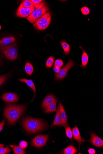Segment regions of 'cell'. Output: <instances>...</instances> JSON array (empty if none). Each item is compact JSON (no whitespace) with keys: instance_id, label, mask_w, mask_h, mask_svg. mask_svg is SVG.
Listing matches in <instances>:
<instances>
[{"instance_id":"cell-9","label":"cell","mask_w":103,"mask_h":154,"mask_svg":"<svg viewBox=\"0 0 103 154\" xmlns=\"http://www.w3.org/2000/svg\"><path fill=\"white\" fill-rule=\"evenodd\" d=\"M16 39L12 36L4 38L0 40V48L6 47L15 44Z\"/></svg>"},{"instance_id":"cell-14","label":"cell","mask_w":103,"mask_h":154,"mask_svg":"<svg viewBox=\"0 0 103 154\" xmlns=\"http://www.w3.org/2000/svg\"><path fill=\"white\" fill-rule=\"evenodd\" d=\"M55 97L52 95H49L44 99L42 104V107L43 108H46L49 105L56 100Z\"/></svg>"},{"instance_id":"cell-1","label":"cell","mask_w":103,"mask_h":154,"mask_svg":"<svg viewBox=\"0 0 103 154\" xmlns=\"http://www.w3.org/2000/svg\"><path fill=\"white\" fill-rule=\"evenodd\" d=\"M25 110V107L23 105H8L4 111V115L8 121V124L15 123L22 115Z\"/></svg>"},{"instance_id":"cell-32","label":"cell","mask_w":103,"mask_h":154,"mask_svg":"<svg viewBox=\"0 0 103 154\" xmlns=\"http://www.w3.org/2000/svg\"><path fill=\"white\" fill-rule=\"evenodd\" d=\"M5 123V121L4 119H3L1 122L0 123V132L2 130Z\"/></svg>"},{"instance_id":"cell-29","label":"cell","mask_w":103,"mask_h":154,"mask_svg":"<svg viewBox=\"0 0 103 154\" xmlns=\"http://www.w3.org/2000/svg\"><path fill=\"white\" fill-rule=\"evenodd\" d=\"M28 145V143L26 141H23L20 142L19 146L23 149H24L27 147Z\"/></svg>"},{"instance_id":"cell-18","label":"cell","mask_w":103,"mask_h":154,"mask_svg":"<svg viewBox=\"0 0 103 154\" xmlns=\"http://www.w3.org/2000/svg\"><path fill=\"white\" fill-rule=\"evenodd\" d=\"M80 47L83 51V54H82L81 57L82 64L80 66L81 67H84L87 65L89 60L88 55L86 52L82 49L81 46Z\"/></svg>"},{"instance_id":"cell-13","label":"cell","mask_w":103,"mask_h":154,"mask_svg":"<svg viewBox=\"0 0 103 154\" xmlns=\"http://www.w3.org/2000/svg\"><path fill=\"white\" fill-rule=\"evenodd\" d=\"M72 131L73 136V140L77 141L79 143V147H80V145L84 143L85 141H86V140L82 138L79 128L77 126L74 127L72 129Z\"/></svg>"},{"instance_id":"cell-4","label":"cell","mask_w":103,"mask_h":154,"mask_svg":"<svg viewBox=\"0 0 103 154\" xmlns=\"http://www.w3.org/2000/svg\"><path fill=\"white\" fill-rule=\"evenodd\" d=\"M51 21V16L49 12H47L42 17L35 22L33 25L35 29L42 31L46 29Z\"/></svg>"},{"instance_id":"cell-7","label":"cell","mask_w":103,"mask_h":154,"mask_svg":"<svg viewBox=\"0 0 103 154\" xmlns=\"http://www.w3.org/2000/svg\"><path fill=\"white\" fill-rule=\"evenodd\" d=\"M48 139V135H38L36 136L32 141V144L34 146L40 148L44 146Z\"/></svg>"},{"instance_id":"cell-25","label":"cell","mask_w":103,"mask_h":154,"mask_svg":"<svg viewBox=\"0 0 103 154\" xmlns=\"http://www.w3.org/2000/svg\"><path fill=\"white\" fill-rule=\"evenodd\" d=\"M65 130L67 136L70 139H72L73 135L71 127L69 126L65 127Z\"/></svg>"},{"instance_id":"cell-26","label":"cell","mask_w":103,"mask_h":154,"mask_svg":"<svg viewBox=\"0 0 103 154\" xmlns=\"http://www.w3.org/2000/svg\"><path fill=\"white\" fill-rule=\"evenodd\" d=\"M11 151V149L8 146L5 148L3 147L0 148V154H9Z\"/></svg>"},{"instance_id":"cell-16","label":"cell","mask_w":103,"mask_h":154,"mask_svg":"<svg viewBox=\"0 0 103 154\" xmlns=\"http://www.w3.org/2000/svg\"><path fill=\"white\" fill-rule=\"evenodd\" d=\"M19 80L20 82L26 83L28 86L30 87L34 91V96L33 99H33L35 97L36 92V88L33 82L31 79L28 80L25 79H19Z\"/></svg>"},{"instance_id":"cell-28","label":"cell","mask_w":103,"mask_h":154,"mask_svg":"<svg viewBox=\"0 0 103 154\" xmlns=\"http://www.w3.org/2000/svg\"><path fill=\"white\" fill-rule=\"evenodd\" d=\"M63 62L61 60L59 59L55 61L54 65L58 67L61 68L63 66Z\"/></svg>"},{"instance_id":"cell-22","label":"cell","mask_w":103,"mask_h":154,"mask_svg":"<svg viewBox=\"0 0 103 154\" xmlns=\"http://www.w3.org/2000/svg\"><path fill=\"white\" fill-rule=\"evenodd\" d=\"M61 46L62 47L64 51V53L66 55H68L69 53L70 47L69 45L67 42L64 41L60 42Z\"/></svg>"},{"instance_id":"cell-8","label":"cell","mask_w":103,"mask_h":154,"mask_svg":"<svg viewBox=\"0 0 103 154\" xmlns=\"http://www.w3.org/2000/svg\"><path fill=\"white\" fill-rule=\"evenodd\" d=\"M34 9V6L30 8H26L21 3L16 12V15L19 17L27 18L32 14Z\"/></svg>"},{"instance_id":"cell-17","label":"cell","mask_w":103,"mask_h":154,"mask_svg":"<svg viewBox=\"0 0 103 154\" xmlns=\"http://www.w3.org/2000/svg\"><path fill=\"white\" fill-rule=\"evenodd\" d=\"M57 100L56 99L46 108L44 111V113H51L55 112L57 110Z\"/></svg>"},{"instance_id":"cell-2","label":"cell","mask_w":103,"mask_h":154,"mask_svg":"<svg viewBox=\"0 0 103 154\" xmlns=\"http://www.w3.org/2000/svg\"><path fill=\"white\" fill-rule=\"evenodd\" d=\"M23 127L28 132L34 133L44 130L47 126V124L38 119L26 117L23 120Z\"/></svg>"},{"instance_id":"cell-19","label":"cell","mask_w":103,"mask_h":154,"mask_svg":"<svg viewBox=\"0 0 103 154\" xmlns=\"http://www.w3.org/2000/svg\"><path fill=\"white\" fill-rule=\"evenodd\" d=\"M77 149L73 145L69 146L64 149L63 153L64 154H75L77 152Z\"/></svg>"},{"instance_id":"cell-35","label":"cell","mask_w":103,"mask_h":154,"mask_svg":"<svg viewBox=\"0 0 103 154\" xmlns=\"http://www.w3.org/2000/svg\"><path fill=\"white\" fill-rule=\"evenodd\" d=\"M4 145L3 144H0V148L4 147Z\"/></svg>"},{"instance_id":"cell-24","label":"cell","mask_w":103,"mask_h":154,"mask_svg":"<svg viewBox=\"0 0 103 154\" xmlns=\"http://www.w3.org/2000/svg\"><path fill=\"white\" fill-rule=\"evenodd\" d=\"M22 6L24 7L30 8L34 6L33 4L30 1L25 0L22 1Z\"/></svg>"},{"instance_id":"cell-20","label":"cell","mask_w":103,"mask_h":154,"mask_svg":"<svg viewBox=\"0 0 103 154\" xmlns=\"http://www.w3.org/2000/svg\"><path fill=\"white\" fill-rule=\"evenodd\" d=\"M10 147L13 151L14 154H24L26 153L24 149L20 148L17 145H11Z\"/></svg>"},{"instance_id":"cell-27","label":"cell","mask_w":103,"mask_h":154,"mask_svg":"<svg viewBox=\"0 0 103 154\" xmlns=\"http://www.w3.org/2000/svg\"><path fill=\"white\" fill-rule=\"evenodd\" d=\"M81 11L82 14L84 15L89 14L90 12V10L89 8L86 7H82L81 9Z\"/></svg>"},{"instance_id":"cell-15","label":"cell","mask_w":103,"mask_h":154,"mask_svg":"<svg viewBox=\"0 0 103 154\" xmlns=\"http://www.w3.org/2000/svg\"><path fill=\"white\" fill-rule=\"evenodd\" d=\"M62 123V121L59 107L58 106L54 121H53V124L51 125V127L57 126L60 125H61Z\"/></svg>"},{"instance_id":"cell-36","label":"cell","mask_w":103,"mask_h":154,"mask_svg":"<svg viewBox=\"0 0 103 154\" xmlns=\"http://www.w3.org/2000/svg\"><path fill=\"white\" fill-rule=\"evenodd\" d=\"M1 25H0V30H1Z\"/></svg>"},{"instance_id":"cell-23","label":"cell","mask_w":103,"mask_h":154,"mask_svg":"<svg viewBox=\"0 0 103 154\" xmlns=\"http://www.w3.org/2000/svg\"><path fill=\"white\" fill-rule=\"evenodd\" d=\"M54 62V58L53 56H51L47 59L46 62V67L48 68H51Z\"/></svg>"},{"instance_id":"cell-11","label":"cell","mask_w":103,"mask_h":154,"mask_svg":"<svg viewBox=\"0 0 103 154\" xmlns=\"http://www.w3.org/2000/svg\"><path fill=\"white\" fill-rule=\"evenodd\" d=\"M58 106L59 107L60 115L61 117L62 123L61 126L63 127L68 126L67 116L65 109L63 105L60 102H59Z\"/></svg>"},{"instance_id":"cell-30","label":"cell","mask_w":103,"mask_h":154,"mask_svg":"<svg viewBox=\"0 0 103 154\" xmlns=\"http://www.w3.org/2000/svg\"><path fill=\"white\" fill-rule=\"evenodd\" d=\"M7 75H3L0 76V86L5 81L7 78Z\"/></svg>"},{"instance_id":"cell-34","label":"cell","mask_w":103,"mask_h":154,"mask_svg":"<svg viewBox=\"0 0 103 154\" xmlns=\"http://www.w3.org/2000/svg\"><path fill=\"white\" fill-rule=\"evenodd\" d=\"M88 151V153L90 154H95L96 153L95 150L93 148H90L89 149Z\"/></svg>"},{"instance_id":"cell-33","label":"cell","mask_w":103,"mask_h":154,"mask_svg":"<svg viewBox=\"0 0 103 154\" xmlns=\"http://www.w3.org/2000/svg\"><path fill=\"white\" fill-rule=\"evenodd\" d=\"M60 70V68L54 65V67H53V71H54L56 73H58L59 71Z\"/></svg>"},{"instance_id":"cell-10","label":"cell","mask_w":103,"mask_h":154,"mask_svg":"<svg viewBox=\"0 0 103 154\" xmlns=\"http://www.w3.org/2000/svg\"><path fill=\"white\" fill-rule=\"evenodd\" d=\"M3 100L8 103L17 102L19 99L17 95L13 93H6L3 95L2 97Z\"/></svg>"},{"instance_id":"cell-3","label":"cell","mask_w":103,"mask_h":154,"mask_svg":"<svg viewBox=\"0 0 103 154\" xmlns=\"http://www.w3.org/2000/svg\"><path fill=\"white\" fill-rule=\"evenodd\" d=\"M34 9L32 14L26 18L31 23L35 22L47 13L48 8L44 2H41L38 5H34Z\"/></svg>"},{"instance_id":"cell-21","label":"cell","mask_w":103,"mask_h":154,"mask_svg":"<svg viewBox=\"0 0 103 154\" xmlns=\"http://www.w3.org/2000/svg\"><path fill=\"white\" fill-rule=\"evenodd\" d=\"M25 69L27 73L31 75L34 71V68L32 64L29 62H26L25 64Z\"/></svg>"},{"instance_id":"cell-6","label":"cell","mask_w":103,"mask_h":154,"mask_svg":"<svg viewBox=\"0 0 103 154\" xmlns=\"http://www.w3.org/2000/svg\"><path fill=\"white\" fill-rule=\"evenodd\" d=\"M75 63L72 60H69L67 63L63 68L60 69L59 71L56 75V77L57 79L61 80L65 77L68 71L75 66Z\"/></svg>"},{"instance_id":"cell-12","label":"cell","mask_w":103,"mask_h":154,"mask_svg":"<svg viewBox=\"0 0 103 154\" xmlns=\"http://www.w3.org/2000/svg\"><path fill=\"white\" fill-rule=\"evenodd\" d=\"M90 143L95 146L101 147L103 146V140L99 137L95 133H92L90 140Z\"/></svg>"},{"instance_id":"cell-5","label":"cell","mask_w":103,"mask_h":154,"mask_svg":"<svg viewBox=\"0 0 103 154\" xmlns=\"http://www.w3.org/2000/svg\"><path fill=\"white\" fill-rule=\"evenodd\" d=\"M0 50L8 59L13 61L17 59L18 51L15 44L5 48H0Z\"/></svg>"},{"instance_id":"cell-31","label":"cell","mask_w":103,"mask_h":154,"mask_svg":"<svg viewBox=\"0 0 103 154\" xmlns=\"http://www.w3.org/2000/svg\"><path fill=\"white\" fill-rule=\"evenodd\" d=\"M30 1L34 5H38V4L41 3L43 1L42 0H31Z\"/></svg>"}]
</instances>
